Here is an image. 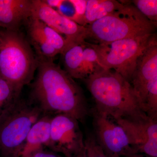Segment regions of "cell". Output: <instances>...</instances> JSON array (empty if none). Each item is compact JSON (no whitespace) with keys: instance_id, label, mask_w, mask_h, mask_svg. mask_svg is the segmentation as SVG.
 <instances>
[{"instance_id":"13","label":"cell","mask_w":157,"mask_h":157,"mask_svg":"<svg viewBox=\"0 0 157 157\" xmlns=\"http://www.w3.org/2000/svg\"><path fill=\"white\" fill-rule=\"evenodd\" d=\"M52 117L48 114H44L34 124L14 157H30L48 147Z\"/></svg>"},{"instance_id":"8","label":"cell","mask_w":157,"mask_h":157,"mask_svg":"<svg viewBox=\"0 0 157 157\" xmlns=\"http://www.w3.org/2000/svg\"><path fill=\"white\" fill-rule=\"evenodd\" d=\"M93 117L95 136L106 155L126 157L136 153L123 128L112 118L95 109Z\"/></svg>"},{"instance_id":"11","label":"cell","mask_w":157,"mask_h":157,"mask_svg":"<svg viewBox=\"0 0 157 157\" xmlns=\"http://www.w3.org/2000/svg\"><path fill=\"white\" fill-rule=\"evenodd\" d=\"M156 78H157L156 36L138 59L131 82L143 111L147 90Z\"/></svg>"},{"instance_id":"4","label":"cell","mask_w":157,"mask_h":157,"mask_svg":"<svg viewBox=\"0 0 157 157\" xmlns=\"http://www.w3.org/2000/svg\"><path fill=\"white\" fill-rule=\"evenodd\" d=\"M86 27V39L90 38L99 44L154 34L157 24L135 6L125 5L121 10Z\"/></svg>"},{"instance_id":"6","label":"cell","mask_w":157,"mask_h":157,"mask_svg":"<svg viewBox=\"0 0 157 157\" xmlns=\"http://www.w3.org/2000/svg\"><path fill=\"white\" fill-rule=\"evenodd\" d=\"M155 36L148 34L108 43H86L95 51L101 67L113 69L131 83L138 59Z\"/></svg>"},{"instance_id":"20","label":"cell","mask_w":157,"mask_h":157,"mask_svg":"<svg viewBox=\"0 0 157 157\" xmlns=\"http://www.w3.org/2000/svg\"><path fill=\"white\" fill-rule=\"evenodd\" d=\"M100 2V0L86 1V7L83 16L84 26H86V24L89 25L96 21Z\"/></svg>"},{"instance_id":"1","label":"cell","mask_w":157,"mask_h":157,"mask_svg":"<svg viewBox=\"0 0 157 157\" xmlns=\"http://www.w3.org/2000/svg\"><path fill=\"white\" fill-rule=\"evenodd\" d=\"M36 57L38 72L32 84L31 102L44 114H67L83 122L89 110L81 87L53 59Z\"/></svg>"},{"instance_id":"2","label":"cell","mask_w":157,"mask_h":157,"mask_svg":"<svg viewBox=\"0 0 157 157\" xmlns=\"http://www.w3.org/2000/svg\"><path fill=\"white\" fill-rule=\"evenodd\" d=\"M83 80L98 112L114 120L147 115L141 109L131 83L117 72L101 68Z\"/></svg>"},{"instance_id":"7","label":"cell","mask_w":157,"mask_h":157,"mask_svg":"<svg viewBox=\"0 0 157 157\" xmlns=\"http://www.w3.org/2000/svg\"><path fill=\"white\" fill-rule=\"evenodd\" d=\"M48 147L65 157H75L84 152V139L79 121L66 114L52 117Z\"/></svg>"},{"instance_id":"17","label":"cell","mask_w":157,"mask_h":157,"mask_svg":"<svg viewBox=\"0 0 157 157\" xmlns=\"http://www.w3.org/2000/svg\"><path fill=\"white\" fill-rule=\"evenodd\" d=\"M135 7L151 22L157 24V0H135Z\"/></svg>"},{"instance_id":"18","label":"cell","mask_w":157,"mask_h":157,"mask_svg":"<svg viewBox=\"0 0 157 157\" xmlns=\"http://www.w3.org/2000/svg\"><path fill=\"white\" fill-rule=\"evenodd\" d=\"M84 143L87 157H108L93 134L89 133L86 135Z\"/></svg>"},{"instance_id":"12","label":"cell","mask_w":157,"mask_h":157,"mask_svg":"<svg viewBox=\"0 0 157 157\" xmlns=\"http://www.w3.org/2000/svg\"><path fill=\"white\" fill-rule=\"evenodd\" d=\"M32 0H0V29L18 31L32 15Z\"/></svg>"},{"instance_id":"15","label":"cell","mask_w":157,"mask_h":157,"mask_svg":"<svg viewBox=\"0 0 157 157\" xmlns=\"http://www.w3.org/2000/svg\"><path fill=\"white\" fill-rule=\"evenodd\" d=\"M84 42L71 43L61 54L65 71L73 78L82 79L84 78L82 68Z\"/></svg>"},{"instance_id":"16","label":"cell","mask_w":157,"mask_h":157,"mask_svg":"<svg viewBox=\"0 0 157 157\" xmlns=\"http://www.w3.org/2000/svg\"><path fill=\"white\" fill-rule=\"evenodd\" d=\"M18 98L10 83L0 76V117Z\"/></svg>"},{"instance_id":"9","label":"cell","mask_w":157,"mask_h":157,"mask_svg":"<svg viewBox=\"0 0 157 157\" xmlns=\"http://www.w3.org/2000/svg\"><path fill=\"white\" fill-rule=\"evenodd\" d=\"M123 128L136 153L157 157V121L147 115L114 120Z\"/></svg>"},{"instance_id":"5","label":"cell","mask_w":157,"mask_h":157,"mask_svg":"<svg viewBox=\"0 0 157 157\" xmlns=\"http://www.w3.org/2000/svg\"><path fill=\"white\" fill-rule=\"evenodd\" d=\"M31 101L20 98L0 117V152L4 157H14L34 124L44 115Z\"/></svg>"},{"instance_id":"10","label":"cell","mask_w":157,"mask_h":157,"mask_svg":"<svg viewBox=\"0 0 157 157\" xmlns=\"http://www.w3.org/2000/svg\"><path fill=\"white\" fill-rule=\"evenodd\" d=\"M31 17L37 18L60 34L70 43H82L86 27L80 25L51 8L44 0H32Z\"/></svg>"},{"instance_id":"23","label":"cell","mask_w":157,"mask_h":157,"mask_svg":"<svg viewBox=\"0 0 157 157\" xmlns=\"http://www.w3.org/2000/svg\"><path fill=\"white\" fill-rule=\"evenodd\" d=\"M108 157H121L117 155H106Z\"/></svg>"},{"instance_id":"14","label":"cell","mask_w":157,"mask_h":157,"mask_svg":"<svg viewBox=\"0 0 157 157\" xmlns=\"http://www.w3.org/2000/svg\"><path fill=\"white\" fill-rule=\"evenodd\" d=\"M28 33L33 34L44 39L61 54L66 48L73 43L37 18L31 17L28 20Z\"/></svg>"},{"instance_id":"21","label":"cell","mask_w":157,"mask_h":157,"mask_svg":"<svg viewBox=\"0 0 157 157\" xmlns=\"http://www.w3.org/2000/svg\"><path fill=\"white\" fill-rule=\"evenodd\" d=\"M30 157H65L62 156L52 151L45 150V149L42 150L35 153L32 155Z\"/></svg>"},{"instance_id":"3","label":"cell","mask_w":157,"mask_h":157,"mask_svg":"<svg viewBox=\"0 0 157 157\" xmlns=\"http://www.w3.org/2000/svg\"><path fill=\"white\" fill-rule=\"evenodd\" d=\"M38 60L18 31L0 29V76L10 83L16 98L33 78Z\"/></svg>"},{"instance_id":"19","label":"cell","mask_w":157,"mask_h":157,"mask_svg":"<svg viewBox=\"0 0 157 157\" xmlns=\"http://www.w3.org/2000/svg\"><path fill=\"white\" fill-rule=\"evenodd\" d=\"M125 6V5L114 0H100L96 20L121 10Z\"/></svg>"},{"instance_id":"22","label":"cell","mask_w":157,"mask_h":157,"mask_svg":"<svg viewBox=\"0 0 157 157\" xmlns=\"http://www.w3.org/2000/svg\"><path fill=\"white\" fill-rule=\"evenodd\" d=\"M75 157H87L86 156V151H85L84 152L76 156Z\"/></svg>"}]
</instances>
